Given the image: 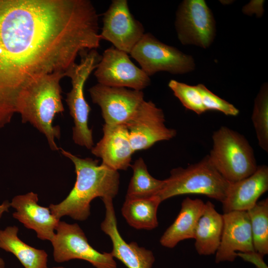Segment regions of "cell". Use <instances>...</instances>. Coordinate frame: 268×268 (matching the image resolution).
<instances>
[{
    "label": "cell",
    "instance_id": "d6986e66",
    "mask_svg": "<svg viewBox=\"0 0 268 268\" xmlns=\"http://www.w3.org/2000/svg\"><path fill=\"white\" fill-rule=\"evenodd\" d=\"M204 207L205 202L201 199L187 197L183 200L177 216L161 237L160 244L173 248L182 241L194 239L197 224Z\"/></svg>",
    "mask_w": 268,
    "mask_h": 268
},
{
    "label": "cell",
    "instance_id": "4fadbf2b",
    "mask_svg": "<svg viewBox=\"0 0 268 268\" xmlns=\"http://www.w3.org/2000/svg\"><path fill=\"white\" fill-rule=\"evenodd\" d=\"M165 122L163 110L151 101H145L135 116L125 124L134 152L147 149L157 142L174 138L176 131L167 128Z\"/></svg>",
    "mask_w": 268,
    "mask_h": 268
},
{
    "label": "cell",
    "instance_id": "277c9868",
    "mask_svg": "<svg viewBox=\"0 0 268 268\" xmlns=\"http://www.w3.org/2000/svg\"><path fill=\"white\" fill-rule=\"evenodd\" d=\"M164 182L157 195L162 202L179 195L197 194L222 202L230 183L212 165L208 155L186 168L172 169Z\"/></svg>",
    "mask_w": 268,
    "mask_h": 268
},
{
    "label": "cell",
    "instance_id": "e0dca14e",
    "mask_svg": "<svg viewBox=\"0 0 268 268\" xmlns=\"http://www.w3.org/2000/svg\"><path fill=\"white\" fill-rule=\"evenodd\" d=\"M38 202V195L32 192L16 196L10 202V206L16 210L12 216L26 228L34 230L39 239L51 241L60 220L51 213L49 207L41 206Z\"/></svg>",
    "mask_w": 268,
    "mask_h": 268
},
{
    "label": "cell",
    "instance_id": "9a60e30c",
    "mask_svg": "<svg viewBox=\"0 0 268 268\" xmlns=\"http://www.w3.org/2000/svg\"><path fill=\"white\" fill-rule=\"evenodd\" d=\"M221 240L215 262H233L237 252L254 251L250 221L247 211L224 213Z\"/></svg>",
    "mask_w": 268,
    "mask_h": 268
},
{
    "label": "cell",
    "instance_id": "7402d4cb",
    "mask_svg": "<svg viewBox=\"0 0 268 268\" xmlns=\"http://www.w3.org/2000/svg\"><path fill=\"white\" fill-rule=\"evenodd\" d=\"M157 196L146 198H125L122 214L136 229L151 230L158 226L157 210L161 202Z\"/></svg>",
    "mask_w": 268,
    "mask_h": 268
},
{
    "label": "cell",
    "instance_id": "f546056e",
    "mask_svg": "<svg viewBox=\"0 0 268 268\" xmlns=\"http://www.w3.org/2000/svg\"><path fill=\"white\" fill-rule=\"evenodd\" d=\"M10 207V203L8 201H5L0 204V218L4 212L8 211Z\"/></svg>",
    "mask_w": 268,
    "mask_h": 268
},
{
    "label": "cell",
    "instance_id": "4316f807",
    "mask_svg": "<svg viewBox=\"0 0 268 268\" xmlns=\"http://www.w3.org/2000/svg\"><path fill=\"white\" fill-rule=\"evenodd\" d=\"M197 86L200 92L206 111H217L227 116H236L239 114V110L233 104L215 95L203 84H199Z\"/></svg>",
    "mask_w": 268,
    "mask_h": 268
},
{
    "label": "cell",
    "instance_id": "4dcf8cb0",
    "mask_svg": "<svg viewBox=\"0 0 268 268\" xmlns=\"http://www.w3.org/2000/svg\"><path fill=\"white\" fill-rule=\"evenodd\" d=\"M0 268H5L4 261L0 256Z\"/></svg>",
    "mask_w": 268,
    "mask_h": 268
},
{
    "label": "cell",
    "instance_id": "1f68e13d",
    "mask_svg": "<svg viewBox=\"0 0 268 268\" xmlns=\"http://www.w3.org/2000/svg\"><path fill=\"white\" fill-rule=\"evenodd\" d=\"M52 268H65L63 267H53Z\"/></svg>",
    "mask_w": 268,
    "mask_h": 268
},
{
    "label": "cell",
    "instance_id": "7c38bea8",
    "mask_svg": "<svg viewBox=\"0 0 268 268\" xmlns=\"http://www.w3.org/2000/svg\"><path fill=\"white\" fill-rule=\"evenodd\" d=\"M102 21V40L128 54L144 34L143 25L131 12L127 0H113L103 14Z\"/></svg>",
    "mask_w": 268,
    "mask_h": 268
},
{
    "label": "cell",
    "instance_id": "8fae6325",
    "mask_svg": "<svg viewBox=\"0 0 268 268\" xmlns=\"http://www.w3.org/2000/svg\"><path fill=\"white\" fill-rule=\"evenodd\" d=\"M92 102L100 108L105 124H126L139 111L145 100L142 91L97 83L88 89Z\"/></svg>",
    "mask_w": 268,
    "mask_h": 268
},
{
    "label": "cell",
    "instance_id": "8992f818",
    "mask_svg": "<svg viewBox=\"0 0 268 268\" xmlns=\"http://www.w3.org/2000/svg\"><path fill=\"white\" fill-rule=\"evenodd\" d=\"M79 64L75 63L65 72L71 79L72 88L67 95L66 102L73 120L72 139L76 144L91 149L94 146L92 130L88 125L91 108L84 94L85 83L101 59L96 50L83 51L79 54Z\"/></svg>",
    "mask_w": 268,
    "mask_h": 268
},
{
    "label": "cell",
    "instance_id": "5bb4252c",
    "mask_svg": "<svg viewBox=\"0 0 268 268\" xmlns=\"http://www.w3.org/2000/svg\"><path fill=\"white\" fill-rule=\"evenodd\" d=\"M102 200L105 205V215L100 227L112 241V250L110 253L112 256L127 268H152L155 261L153 252L139 246L135 242L127 243L124 240L117 227L113 199Z\"/></svg>",
    "mask_w": 268,
    "mask_h": 268
},
{
    "label": "cell",
    "instance_id": "7a4b0ae2",
    "mask_svg": "<svg viewBox=\"0 0 268 268\" xmlns=\"http://www.w3.org/2000/svg\"><path fill=\"white\" fill-rule=\"evenodd\" d=\"M63 155L73 163L76 173L75 184L62 201L51 204L49 208L58 219L64 216L84 221L90 215V203L96 198L113 199L118 194L120 174L118 171L98 164V160L82 158L62 148Z\"/></svg>",
    "mask_w": 268,
    "mask_h": 268
},
{
    "label": "cell",
    "instance_id": "484cf974",
    "mask_svg": "<svg viewBox=\"0 0 268 268\" xmlns=\"http://www.w3.org/2000/svg\"><path fill=\"white\" fill-rule=\"evenodd\" d=\"M168 86L186 109L198 115L206 111L197 85L192 86L172 79L169 82Z\"/></svg>",
    "mask_w": 268,
    "mask_h": 268
},
{
    "label": "cell",
    "instance_id": "2e32d148",
    "mask_svg": "<svg viewBox=\"0 0 268 268\" xmlns=\"http://www.w3.org/2000/svg\"><path fill=\"white\" fill-rule=\"evenodd\" d=\"M102 138L91 149L92 153L102 159V164L116 170H127L131 166L134 153L125 124L103 126Z\"/></svg>",
    "mask_w": 268,
    "mask_h": 268
},
{
    "label": "cell",
    "instance_id": "9c48e42d",
    "mask_svg": "<svg viewBox=\"0 0 268 268\" xmlns=\"http://www.w3.org/2000/svg\"><path fill=\"white\" fill-rule=\"evenodd\" d=\"M178 38L183 45L206 49L215 35V22L203 0H185L178 6L175 22Z\"/></svg>",
    "mask_w": 268,
    "mask_h": 268
},
{
    "label": "cell",
    "instance_id": "cb8c5ba5",
    "mask_svg": "<svg viewBox=\"0 0 268 268\" xmlns=\"http://www.w3.org/2000/svg\"><path fill=\"white\" fill-rule=\"evenodd\" d=\"M249 217L254 248L264 256L268 254V199L258 201L247 211Z\"/></svg>",
    "mask_w": 268,
    "mask_h": 268
},
{
    "label": "cell",
    "instance_id": "d4e9b609",
    "mask_svg": "<svg viewBox=\"0 0 268 268\" xmlns=\"http://www.w3.org/2000/svg\"><path fill=\"white\" fill-rule=\"evenodd\" d=\"M252 121L259 146L268 152V86L264 83L254 101Z\"/></svg>",
    "mask_w": 268,
    "mask_h": 268
},
{
    "label": "cell",
    "instance_id": "44dd1931",
    "mask_svg": "<svg viewBox=\"0 0 268 268\" xmlns=\"http://www.w3.org/2000/svg\"><path fill=\"white\" fill-rule=\"evenodd\" d=\"M18 228L9 226L0 230V248L12 253L24 268H48V254L30 246L18 236Z\"/></svg>",
    "mask_w": 268,
    "mask_h": 268
},
{
    "label": "cell",
    "instance_id": "5b68a950",
    "mask_svg": "<svg viewBox=\"0 0 268 268\" xmlns=\"http://www.w3.org/2000/svg\"><path fill=\"white\" fill-rule=\"evenodd\" d=\"M212 139L209 159L227 181H238L256 171L258 165L253 148L243 134L221 126L213 133Z\"/></svg>",
    "mask_w": 268,
    "mask_h": 268
},
{
    "label": "cell",
    "instance_id": "ba28073f",
    "mask_svg": "<svg viewBox=\"0 0 268 268\" xmlns=\"http://www.w3.org/2000/svg\"><path fill=\"white\" fill-rule=\"evenodd\" d=\"M51 242L53 247V258L57 263L79 259L89 263L95 268H117L111 254L100 253L94 249L77 223L68 224L60 221Z\"/></svg>",
    "mask_w": 268,
    "mask_h": 268
},
{
    "label": "cell",
    "instance_id": "30bf717a",
    "mask_svg": "<svg viewBox=\"0 0 268 268\" xmlns=\"http://www.w3.org/2000/svg\"><path fill=\"white\" fill-rule=\"evenodd\" d=\"M94 75L98 83L109 87L142 91L151 82L150 77L132 62L127 53L113 46L104 51Z\"/></svg>",
    "mask_w": 268,
    "mask_h": 268
},
{
    "label": "cell",
    "instance_id": "3957f363",
    "mask_svg": "<svg viewBox=\"0 0 268 268\" xmlns=\"http://www.w3.org/2000/svg\"><path fill=\"white\" fill-rule=\"evenodd\" d=\"M63 72H56L42 76L26 85L20 92L16 102V113L22 122L29 123L46 137L50 148L59 150L55 142L61 136L59 126H54L56 115L63 113L61 79Z\"/></svg>",
    "mask_w": 268,
    "mask_h": 268
},
{
    "label": "cell",
    "instance_id": "ac0fdd59",
    "mask_svg": "<svg viewBox=\"0 0 268 268\" xmlns=\"http://www.w3.org/2000/svg\"><path fill=\"white\" fill-rule=\"evenodd\" d=\"M268 190V167L266 165H258L256 171L250 176L230 183L225 198L221 202L223 213L248 211Z\"/></svg>",
    "mask_w": 268,
    "mask_h": 268
},
{
    "label": "cell",
    "instance_id": "83f0119b",
    "mask_svg": "<svg viewBox=\"0 0 268 268\" xmlns=\"http://www.w3.org/2000/svg\"><path fill=\"white\" fill-rule=\"evenodd\" d=\"M236 256L246 262L251 263L256 268H268L264 260V256L254 251L247 252H237Z\"/></svg>",
    "mask_w": 268,
    "mask_h": 268
},
{
    "label": "cell",
    "instance_id": "52a82bcc",
    "mask_svg": "<svg viewBox=\"0 0 268 268\" xmlns=\"http://www.w3.org/2000/svg\"><path fill=\"white\" fill-rule=\"evenodd\" d=\"M130 54L149 77L159 71L184 74L195 67L192 57L162 43L150 33L143 34Z\"/></svg>",
    "mask_w": 268,
    "mask_h": 268
},
{
    "label": "cell",
    "instance_id": "603a6c76",
    "mask_svg": "<svg viewBox=\"0 0 268 268\" xmlns=\"http://www.w3.org/2000/svg\"><path fill=\"white\" fill-rule=\"evenodd\" d=\"M131 167L133 173L126 198H146L157 196L164 185V180L152 177L141 157L136 159Z\"/></svg>",
    "mask_w": 268,
    "mask_h": 268
},
{
    "label": "cell",
    "instance_id": "6da1fadb",
    "mask_svg": "<svg viewBox=\"0 0 268 268\" xmlns=\"http://www.w3.org/2000/svg\"><path fill=\"white\" fill-rule=\"evenodd\" d=\"M98 18L89 0H0V129L29 83L100 46Z\"/></svg>",
    "mask_w": 268,
    "mask_h": 268
},
{
    "label": "cell",
    "instance_id": "ffe728a7",
    "mask_svg": "<svg viewBox=\"0 0 268 268\" xmlns=\"http://www.w3.org/2000/svg\"><path fill=\"white\" fill-rule=\"evenodd\" d=\"M223 226V215L217 212L211 202L207 201L195 231V247L199 255L215 254L221 240Z\"/></svg>",
    "mask_w": 268,
    "mask_h": 268
},
{
    "label": "cell",
    "instance_id": "f1b7e54d",
    "mask_svg": "<svg viewBox=\"0 0 268 268\" xmlns=\"http://www.w3.org/2000/svg\"><path fill=\"white\" fill-rule=\"evenodd\" d=\"M264 0H251L243 7V12L247 15L256 14L258 17H261L264 12Z\"/></svg>",
    "mask_w": 268,
    "mask_h": 268
}]
</instances>
